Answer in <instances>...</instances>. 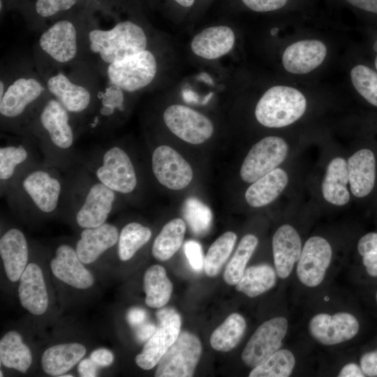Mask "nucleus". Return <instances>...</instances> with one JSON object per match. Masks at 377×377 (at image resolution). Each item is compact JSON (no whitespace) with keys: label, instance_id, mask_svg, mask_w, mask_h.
Segmentation results:
<instances>
[{"label":"nucleus","instance_id":"1","mask_svg":"<svg viewBox=\"0 0 377 377\" xmlns=\"http://www.w3.org/2000/svg\"><path fill=\"white\" fill-rule=\"evenodd\" d=\"M111 0H88L80 9L81 60L101 77L110 64L147 49L148 36L139 24L118 20Z\"/></svg>","mask_w":377,"mask_h":377},{"label":"nucleus","instance_id":"2","mask_svg":"<svg viewBox=\"0 0 377 377\" xmlns=\"http://www.w3.org/2000/svg\"><path fill=\"white\" fill-rule=\"evenodd\" d=\"M82 131L80 121L50 94L18 135L30 139L42 153L44 161L65 170L74 161V147Z\"/></svg>","mask_w":377,"mask_h":377},{"label":"nucleus","instance_id":"3","mask_svg":"<svg viewBox=\"0 0 377 377\" xmlns=\"http://www.w3.org/2000/svg\"><path fill=\"white\" fill-rule=\"evenodd\" d=\"M50 94L34 60L1 69V132L19 134L31 115Z\"/></svg>","mask_w":377,"mask_h":377},{"label":"nucleus","instance_id":"4","mask_svg":"<svg viewBox=\"0 0 377 377\" xmlns=\"http://www.w3.org/2000/svg\"><path fill=\"white\" fill-rule=\"evenodd\" d=\"M46 87L82 126L94 105L103 78L83 61L58 66L34 58Z\"/></svg>","mask_w":377,"mask_h":377},{"label":"nucleus","instance_id":"5","mask_svg":"<svg viewBox=\"0 0 377 377\" xmlns=\"http://www.w3.org/2000/svg\"><path fill=\"white\" fill-rule=\"evenodd\" d=\"M54 165L43 160L24 172L5 196L18 212L49 215L64 207L67 179Z\"/></svg>","mask_w":377,"mask_h":377},{"label":"nucleus","instance_id":"6","mask_svg":"<svg viewBox=\"0 0 377 377\" xmlns=\"http://www.w3.org/2000/svg\"><path fill=\"white\" fill-rule=\"evenodd\" d=\"M117 195L84 168L71 181L67 180L64 207L73 208L75 223L81 228H96L106 222Z\"/></svg>","mask_w":377,"mask_h":377},{"label":"nucleus","instance_id":"7","mask_svg":"<svg viewBox=\"0 0 377 377\" xmlns=\"http://www.w3.org/2000/svg\"><path fill=\"white\" fill-rule=\"evenodd\" d=\"M79 11L54 21L40 31L35 58L58 66L82 61Z\"/></svg>","mask_w":377,"mask_h":377},{"label":"nucleus","instance_id":"8","mask_svg":"<svg viewBox=\"0 0 377 377\" xmlns=\"http://www.w3.org/2000/svg\"><path fill=\"white\" fill-rule=\"evenodd\" d=\"M84 168L118 195L132 193L138 177L132 160L120 146L110 144L101 149Z\"/></svg>","mask_w":377,"mask_h":377},{"label":"nucleus","instance_id":"9","mask_svg":"<svg viewBox=\"0 0 377 377\" xmlns=\"http://www.w3.org/2000/svg\"><path fill=\"white\" fill-rule=\"evenodd\" d=\"M306 99L297 89L276 85L268 89L258 101L255 116L257 121L268 128L289 126L304 114Z\"/></svg>","mask_w":377,"mask_h":377},{"label":"nucleus","instance_id":"10","mask_svg":"<svg viewBox=\"0 0 377 377\" xmlns=\"http://www.w3.org/2000/svg\"><path fill=\"white\" fill-rule=\"evenodd\" d=\"M8 133L1 134L0 188L3 196L24 172L40 161L38 149L30 139Z\"/></svg>","mask_w":377,"mask_h":377},{"label":"nucleus","instance_id":"11","mask_svg":"<svg viewBox=\"0 0 377 377\" xmlns=\"http://www.w3.org/2000/svg\"><path fill=\"white\" fill-rule=\"evenodd\" d=\"M156 73V59L146 49L110 64L103 71L102 78L133 93L149 85Z\"/></svg>","mask_w":377,"mask_h":377},{"label":"nucleus","instance_id":"12","mask_svg":"<svg viewBox=\"0 0 377 377\" xmlns=\"http://www.w3.org/2000/svg\"><path fill=\"white\" fill-rule=\"evenodd\" d=\"M157 326L151 337L136 355V364L144 370L154 368L167 350L177 340L182 325L180 315L175 309L160 308L156 311Z\"/></svg>","mask_w":377,"mask_h":377},{"label":"nucleus","instance_id":"13","mask_svg":"<svg viewBox=\"0 0 377 377\" xmlns=\"http://www.w3.org/2000/svg\"><path fill=\"white\" fill-rule=\"evenodd\" d=\"M202 353L200 339L193 334L183 331L167 350L158 363L156 377H191Z\"/></svg>","mask_w":377,"mask_h":377},{"label":"nucleus","instance_id":"14","mask_svg":"<svg viewBox=\"0 0 377 377\" xmlns=\"http://www.w3.org/2000/svg\"><path fill=\"white\" fill-rule=\"evenodd\" d=\"M288 145L281 138L267 136L254 144L245 157L241 169L242 180L253 183L277 168L286 158Z\"/></svg>","mask_w":377,"mask_h":377},{"label":"nucleus","instance_id":"15","mask_svg":"<svg viewBox=\"0 0 377 377\" xmlns=\"http://www.w3.org/2000/svg\"><path fill=\"white\" fill-rule=\"evenodd\" d=\"M288 327L284 317L271 318L260 325L242 353L244 363L251 368L260 364L281 346Z\"/></svg>","mask_w":377,"mask_h":377},{"label":"nucleus","instance_id":"16","mask_svg":"<svg viewBox=\"0 0 377 377\" xmlns=\"http://www.w3.org/2000/svg\"><path fill=\"white\" fill-rule=\"evenodd\" d=\"M163 120L169 130L184 141L201 144L213 134L212 121L202 114L182 105H172L163 112Z\"/></svg>","mask_w":377,"mask_h":377},{"label":"nucleus","instance_id":"17","mask_svg":"<svg viewBox=\"0 0 377 377\" xmlns=\"http://www.w3.org/2000/svg\"><path fill=\"white\" fill-rule=\"evenodd\" d=\"M88 0H15L29 27L40 31L54 21L80 10Z\"/></svg>","mask_w":377,"mask_h":377},{"label":"nucleus","instance_id":"18","mask_svg":"<svg viewBox=\"0 0 377 377\" xmlns=\"http://www.w3.org/2000/svg\"><path fill=\"white\" fill-rule=\"evenodd\" d=\"M101 84L93 109L84 125L83 131H105L114 124L117 117L126 111L127 92L105 80Z\"/></svg>","mask_w":377,"mask_h":377},{"label":"nucleus","instance_id":"19","mask_svg":"<svg viewBox=\"0 0 377 377\" xmlns=\"http://www.w3.org/2000/svg\"><path fill=\"white\" fill-rule=\"evenodd\" d=\"M151 168L157 181L172 190L184 188L193 178V170L188 163L167 145H160L154 150Z\"/></svg>","mask_w":377,"mask_h":377},{"label":"nucleus","instance_id":"20","mask_svg":"<svg viewBox=\"0 0 377 377\" xmlns=\"http://www.w3.org/2000/svg\"><path fill=\"white\" fill-rule=\"evenodd\" d=\"M332 250L323 237L313 236L305 242L297 261V275L308 287H316L323 281L330 266Z\"/></svg>","mask_w":377,"mask_h":377},{"label":"nucleus","instance_id":"21","mask_svg":"<svg viewBox=\"0 0 377 377\" xmlns=\"http://www.w3.org/2000/svg\"><path fill=\"white\" fill-rule=\"evenodd\" d=\"M309 329L319 343L332 346L354 338L359 332L360 324L355 316L347 312L334 315L321 313L311 318Z\"/></svg>","mask_w":377,"mask_h":377},{"label":"nucleus","instance_id":"22","mask_svg":"<svg viewBox=\"0 0 377 377\" xmlns=\"http://www.w3.org/2000/svg\"><path fill=\"white\" fill-rule=\"evenodd\" d=\"M327 49L324 43L317 39H304L288 45L282 54L285 70L292 74H307L324 61Z\"/></svg>","mask_w":377,"mask_h":377},{"label":"nucleus","instance_id":"23","mask_svg":"<svg viewBox=\"0 0 377 377\" xmlns=\"http://www.w3.org/2000/svg\"><path fill=\"white\" fill-rule=\"evenodd\" d=\"M82 263L75 249L68 244H61L50 267L53 274L61 281L75 288L87 289L94 284V279Z\"/></svg>","mask_w":377,"mask_h":377},{"label":"nucleus","instance_id":"24","mask_svg":"<svg viewBox=\"0 0 377 377\" xmlns=\"http://www.w3.org/2000/svg\"><path fill=\"white\" fill-rule=\"evenodd\" d=\"M302 242L297 230L289 224L280 226L272 238V251L277 275L286 279L300 257Z\"/></svg>","mask_w":377,"mask_h":377},{"label":"nucleus","instance_id":"25","mask_svg":"<svg viewBox=\"0 0 377 377\" xmlns=\"http://www.w3.org/2000/svg\"><path fill=\"white\" fill-rule=\"evenodd\" d=\"M119 235L117 228L106 222L96 228L83 229L75 246L79 258L84 264L94 262L117 244Z\"/></svg>","mask_w":377,"mask_h":377},{"label":"nucleus","instance_id":"26","mask_svg":"<svg viewBox=\"0 0 377 377\" xmlns=\"http://www.w3.org/2000/svg\"><path fill=\"white\" fill-rule=\"evenodd\" d=\"M21 305L34 315L44 313L48 306V296L40 267L28 264L20 279L18 289Z\"/></svg>","mask_w":377,"mask_h":377},{"label":"nucleus","instance_id":"27","mask_svg":"<svg viewBox=\"0 0 377 377\" xmlns=\"http://www.w3.org/2000/svg\"><path fill=\"white\" fill-rule=\"evenodd\" d=\"M347 164L353 195L358 198L369 195L374 188L376 177L374 153L367 148L359 149L349 157Z\"/></svg>","mask_w":377,"mask_h":377},{"label":"nucleus","instance_id":"28","mask_svg":"<svg viewBox=\"0 0 377 377\" xmlns=\"http://www.w3.org/2000/svg\"><path fill=\"white\" fill-rule=\"evenodd\" d=\"M0 254L8 279L13 282L20 279L29 257L27 241L20 230L12 228L3 234Z\"/></svg>","mask_w":377,"mask_h":377},{"label":"nucleus","instance_id":"29","mask_svg":"<svg viewBox=\"0 0 377 377\" xmlns=\"http://www.w3.org/2000/svg\"><path fill=\"white\" fill-rule=\"evenodd\" d=\"M233 31L227 26L208 27L194 36L193 52L206 59H215L229 52L235 43Z\"/></svg>","mask_w":377,"mask_h":377},{"label":"nucleus","instance_id":"30","mask_svg":"<svg viewBox=\"0 0 377 377\" xmlns=\"http://www.w3.org/2000/svg\"><path fill=\"white\" fill-rule=\"evenodd\" d=\"M288 183L287 172L276 168L253 182L246 191V201L252 207L266 206L283 192Z\"/></svg>","mask_w":377,"mask_h":377},{"label":"nucleus","instance_id":"31","mask_svg":"<svg viewBox=\"0 0 377 377\" xmlns=\"http://www.w3.org/2000/svg\"><path fill=\"white\" fill-rule=\"evenodd\" d=\"M348 184L349 177L347 161L341 157L334 158L329 163L322 182L323 198L334 205H346L350 200Z\"/></svg>","mask_w":377,"mask_h":377},{"label":"nucleus","instance_id":"32","mask_svg":"<svg viewBox=\"0 0 377 377\" xmlns=\"http://www.w3.org/2000/svg\"><path fill=\"white\" fill-rule=\"evenodd\" d=\"M86 353L79 343L54 345L46 349L41 357L43 370L48 375L61 376L77 364Z\"/></svg>","mask_w":377,"mask_h":377},{"label":"nucleus","instance_id":"33","mask_svg":"<svg viewBox=\"0 0 377 377\" xmlns=\"http://www.w3.org/2000/svg\"><path fill=\"white\" fill-rule=\"evenodd\" d=\"M143 287L146 294L145 303L151 308L160 309L170 299L172 284L167 276L165 268L160 265L150 266L143 278Z\"/></svg>","mask_w":377,"mask_h":377},{"label":"nucleus","instance_id":"34","mask_svg":"<svg viewBox=\"0 0 377 377\" xmlns=\"http://www.w3.org/2000/svg\"><path fill=\"white\" fill-rule=\"evenodd\" d=\"M1 363L7 368L26 373L32 362L29 348L24 343L21 335L9 331L0 341Z\"/></svg>","mask_w":377,"mask_h":377},{"label":"nucleus","instance_id":"35","mask_svg":"<svg viewBox=\"0 0 377 377\" xmlns=\"http://www.w3.org/2000/svg\"><path fill=\"white\" fill-rule=\"evenodd\" d=\"M186 230L184 220L174 219L168 222L154 239L151 253L158 260L170 259L181 247Z\"/></svg>","mask_w":377,"mask_h":377},{"label":"nucleus","instance_id":"36","mask_svg":"<svg viewBox=\"0 0 377 377\" xmlns=\"http://www.w3.org/2000/svg\"><path fill=\"white\" fill-rule=\"evenodd\" d=\"M276 281V272L270 265L261 264L245 269L235 285L236 290L249 297H255L273 288Z\"/></svg>","mask_w":377,"mask_h":377},{"label":"nucleus","instance_id":"37","mask_svg":"<svg viewBox=\"0 0 377 377\" xmlns=\"http://www.w3.org/2000/svg\"><path fill=\"white\" fill-rule=\"evenodd\" d=\"M246 329V321L237 313H231L210 337L212 347L218 351L228 352L239 343Z\"/></svg>","mask_w":377,"mask_h":377},{"label":"nucleus","instance_id":"38","mask_svg":"<svg viewBox=\"0 0 377 377\" xmlns=\"http://www.w3.org/2000/svg\"><path fill=\"white\" fill-rule=\"evenodd\" d=\"M151 237V230L138 222L125 225L119 232L118 255L122 261L130 260Z\"/></svg>","mask_w":377,"mask_h":377},{"label":"nucleus","instance_id":"39","mask_svg":"<svg viewBox=\"0 0 377 377\" xmlns=\"http://www.w3.org/2000/svg\"><path fill=\"white\" fill-rule=\"evenodd\" d=\"M351 84L358 95L377 108V71L370 65L359 63L350 71Z\"/></svg>","mask_w":377,"mask_h":377},{"label":"nucleus","instance_id":"40","mask_svg":"<svg viewBox=\"0 0 377 377\" xmlns=\"http://www.w3.org/2000/svg\"><path fill=\"white\" fill-rule=\"evenodd\" d=\"M258 243V239L257 237L252 234H247L242 238L238 247L227 265L224 272L223 279L226 283L230 286H234L237 283Z\"/></svg>","mask_w":377,"mask_h":377},{"label":"nucleus","instance_id":"41","mask_svg":"<svg viewBox=\"0 0 377 377\" xmlns=\"http://www.w3.org/2000/svg\"><path fill=\"white\" fill-rule=\"evenodd\" d=\"M295 366V358L291 351L279 349L260 364L253 368L249 377H288Z\"/></svg>","mask_w":377,"mask_h":377},{"label":"nucleus","instance_id":"42","mask_svg":"<svg viewBox=\"0 0 377 377\" xmlns=\"http://www.w3.org/2000/svg\"><path fill=\"white\" fill-rule=\"evenodd\" d=\"M237 238L235 232H226L210 246L204 262L205 272L208 276L213 277L219 274L230 256Z\"/></svg>","mask_w":377,"mask_h":377},{"label":"nucleus","instance_id":"43","mask_svg":"<svg viewBox=\"0 0 377 377\" xmlns=\"http://www.w3.org/2000/svg\"><path fill=\"white\" fill-rule=\"evenodd\" d=\"M183 214L195 235H202L209 231L212 221L211 209L198 199L190 198L185 201Z\"/></svg>","mask_w":377,"mask_h":377},{"label":"nucleus","instance_id":"44","mask_svg":"<svg viewBox=\"0 0 377 377\" xmlns=\"http://www.w3.org/2000/svg\"><path fill=\"white\" fill-rule=\"evenodd\" d=\"M357 249L367 274L377 277V232H370L361 237Z\"/></svg>","mask_w":377,"mask_h":377},{"label":"nucleus","instance_id":"45","mask_svg":"<svg viewBox=\"0 0 377 377\" xmlns=\"http://www.w3.org/2000/svg\"><path fill=\"white\" fill-rule=\"evenodd\" d=\"M242 3L250 10L266 13L276 11L290 4L291 0H242Z\"/></svg>","mask_w":377,"mask_h":377},{"label":"nucleus","instance_id":"46","mask_svg":"<svg viewBox=\"0 0 377 377\" xmlns=\"http://www.w3.org/2000/svg\"><path fill=\"white\" fill-rule=\"evenodd\" d=\"M186 258L195 271H200L204 267L205 259L200 244L194 240L187 241L184 246Z\"/></svg>","mask_w":377,"mask_h":377},{"label":"nucleus","instance_id":"47","mask_svg":"<svg viewBox=\"0 0 377 377\" xmlns=\"http://www.w3.org/2000/svg\"><path fill=\"white\" fill-rule=\"evenodd\" d=\"M344 3L377 22V0H341Z\"/></svg>","mask_w":377,"mask_h":377},{"label":"nucleus","instance_id":"48","mask_svg":"<svg viewBox=\"0 0 377 377\" xmlns=\"http://www.w3.org/2000/svg\"><path fill=\"white\" fill-rule=\"evenodd\" d=\"M360 366L365 376L377 377V348L364 353L360 357Z\"/></svg>","mask_w":377,"mask_h":377},{"label":"nucleus","instance_id":"49","mask_svg":"<svg viewBox=\"0 0 377 377\" xmlns=\"http://www.w3.org/2000/svg\"><path fill=\"white\" fill-rule=\"evenodd\" d=\"M90 358L97 364L101 367H108L114 361V355L111 351L105 348H99L94 350Z\"/></svg>","mask_w":377,"mask_h":377},{"label":"nucleus","instance_id":"50","mask_svg":"<svg viewBox=\"0 0 377 377\" xmlns=\"http://www.w3.org/2000/svg\"><path fill=\"white\" fill-rule=\"evenodd\" d=\"M147 313L145 309L140 307L131 308L126 314V320L132 327H137L146 322Z\"/></svg>","mask_w":377,"mask_h":377},{"label":"nucleus","instance_id":"51","mask_svg":"<svg viewBox=\"0 0 377 377\" xmlns=\"http://www.w3.org/2000/svg\"><path fill=\"white\" fill-rule=\"evenodd\" d=\"M156 326L149 322H145L135 327V335L139 342H147L155 332Z\"/></svg>","mask_w":377,"mask_h":377},{"label":"nucleus","instance_id":"52","mask_svg":"<svg viewBox=\"0 0 377 377\" xmlns=\"http://www.w3.org/2000/svg\"><path fill=\"white\" fill-rule=\"evenodd\" d=\"M96 364L90 358L82 360L78 364L77 371L82 377H94L97 376Z\"/></svg>","mask_w":377,"mask_h":377},{"label":"nucleus","instance_id":"53","mask_svg":"<svg viewBox=\"0 0 377 377\" xmlns=\"http://www.w3.org/2000/svg\"><path fill=\"white\" fill-rule=\"evenodd\" d=\"M339 377H364L360 366L355 363H348L346 364L340 371Z\"/></svg>","mask_w":377,"mask_h":377},{"label":"nucleus","instance_id":"54","mask_svg":"<svg viewBox=\"0 0 377 377\" xmlns=\"http://www.w3.org/2000/svg\"><path fill=\"white\" fill-rule=\"evenodd\" d=\"M13 1L14 0H0V12L1 15L12 8Z\"/></svg>","mask_w":377,"mask_h":377},{"label":"nucleus","instance_id":"55","mask_svg":"<svg viewBox=\"0 0 377 377\" xmlns=\"http://www.w3.org/2000/svg\"><path fill=\"white\" fill-rule=\"evenodd\" d=\"M372 47L374 52L373 67L377 71V38L374 40Z\"/></svg>","mask_w":377,"mask_h":377},{"label":"nucleus","instance_id":"56","mask_svg":"<svg viewBox=\"0 0 377 377\" xmlns=\"http://www.w3.org/2000/svg\"><path fill=\"white\" fill-rule=\"evenodd\" d=\"M175 1L177 2L179 5L184 7H190L193 4L195 0H175Z\"/></svg>","mask_w":377,"mask_h":377},{"label":"nucleus","instance_id":"57","mask_svg":"<svg viewBox=\"0 0 377 377\" xmlns=\"http://www.w3.org/2000/svg\"><path fill=\"white\" fill-rule=\"evenodd\" d=\"M61 376H62V377H73V376L70 375V374H68V375H61Z\"/></svg>","mask_w":377,"mask_h":377},{"label":"nucleus","instance_id":"58","mask_svg":"<svg viewBox=\"0 0 377 377\" xmlns=\"http://www.w3.org/2000/svg\"><path fill=\"white\" fill-rule=\"evenodd\" d=\"M375 300H376V304H377V291H376V295H375Z\"/></svg>","mask_w":377,"mask_h":377},{"label":"nucleus","instance_id":"59","mask_svg":"<svg viewBox=\"0 0 377 377\" xmlns=\"http://www.w3.org/2000/svg\"><path fill=\"white\" fill-rule=\"evenodd\" d=\"M3 376V374L2 371H1V375H0V376Z\"/></svg>","mask_w":377,"mask_h":377}]
</instances>
